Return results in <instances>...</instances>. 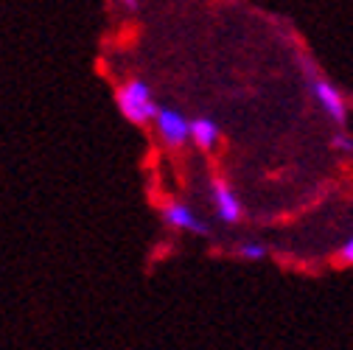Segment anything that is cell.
<instances>
[{"label": "cell", "instance_id": "cell-1", "mask_svg": "<svg viewBox=\"0 0 353 350\" xmlns=\"http://www.w3.org/2000/svg\"><path fill=\"white\" fill-rule=\"evenodd\" d=\"M115 107L118 112L135 126H143L154 121L157 115V101L152 96V87L143 79H126L115 90Z\"/></svg>", "mask_w": 353, "mask_h": 350}, {"label": "cell", "instance_id": "cell-2", "mask_svg": "<svg viewBox=\"0 0 353 350\" xmlns=\"http://www.w3.org/2000/svg\"><path fill=\"white\" fill-rule=\"evenodd\" d=\"M154 126H157V135L163 138V143L171 149H183L191 141L188 138V118L174 107H157Z\"/></svg>", "mask_w": 353, "mask_h": 350}, {"label": "cell", "instance_id": "cell-3", "mask_svg": "<svg viewBox=\"0 0 353 350\" xmlns=\"http://www.w3.org/2000/svg\"><path fill=\"white\" fill-rule=\"evenodd\" d=\"M160 218L163 225L180 233H191V236H210V227L202 222V218L185 205V202H165L160 207Z\"/></svg>", "mask_w": 353, "mask_h": 350}, {"label": "cell", "instance_id": "cell-4", "mask_svg": "<svg viewBox=\"0 0 353 350\" xmlns=\"http://www.w3.org/2000/svg\"><path fill=\"white\" fill-rule=\"evenodd\" d=\"M210 202H213L216 216L222 218L225 225H239L241 218H244V205H241V199L236 196V191H233L222 177L210 180Z\"/></svg>", "mask_w": 353, "mask_h": 350}, {"label": "cell", "instance_id": "cell-5", "mask_svg": "<svg viewBox=\"0 0 353 350\" xmlns=\"http://www.w3.org/2000/svg\"><path fill=\"white\" fill-rule=\"evenodd\" d=\"M312 93H314L317 104L323 107V112H325L336 126H345V123H347V104H345V96L336 90V87H334L328 79L314 76V79H312Z\"/></svg>", "mask_w": 353, "mask_h": 350}, {"label": "cell", "instance_id": "cell-6", "mask_svg": "<svg viewBox=\"0 0 353 350\" xmlns=\"http://www.w3.org/2000/svg\"><path fill=\"white\" fill-rule=\"evenodd\" d=\"M219 135H222V129L219 123L208 115H199L194 121H188V138L202 149V152H213L216 143H219Z\"/></svg>", "mask_w": 353, "mask_h": 350}, {"label": "cell", "instance_id": "cell-7", "mask_svg": "<svg viewBox=\"0 0 353 350\" xmlns=\"http://www.w3.org/2000/svg\"><path fill=\"white\" fill-rule=\"evenodd\" d=\"M239 258H244V260H252V264H255V260H263V258H267V244H261V241H241L239 244Z\"/></svg>", "mask_w": 353, "mask_h": 350}, {"label": "cell", "instance_id": "cell-8", "mask_svg": "<svg viewBox=\"0 0 353 350\" xmlns=\"http://www.w3.org/2000/svg\"><path fill=\"white\" fill-rule=\"evenodd\" d=\"M331 149H334L336 154H353V135H347L345 129H342V132H336V135L331 138Z\"/></svg>", "mask_w": 353, "mask_h": 350}, {"label": "cell", "instance_id": "cell-9", "mask_svg": "<svg viewBox=\"0 0 353 350\" xmlns=\"http://www.w3.org/2000/svg\"><path fill=\"white\" fill-rule=\"evenodd\" d=\"M339 260H342L345 267H353V236L342 244V249H339Z\"/></svg>", "mask_w": 353, "mask_h": 350}, {"label": "cell", "instance_id": "cell-10", "mask_svg": "<svg viewBox=\"0 0 353 350\" xmlns=\"http://www.w3.org/2000/svg\"><path fill=\"white\" fill-rule=\"evenodd\" d=\"M115 3H118L123 12H138V9H141V0H115Z\"/></svg>", "mask_w": 353, "mask_h": 350}]
</instances>
